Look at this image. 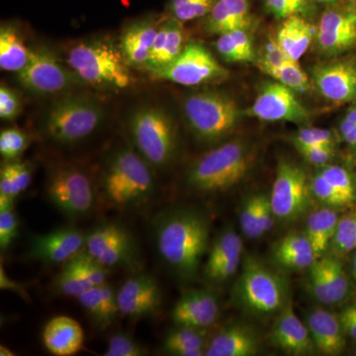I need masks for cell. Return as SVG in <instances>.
I'll list each match as a JSON object with an SVG mask.
<instances>
[{
    "label": "cell",
    "mask_w": 356,
    "mask_h": 356,
    "mask_svg": "<svg viewBox=\"0 0 356 356\" xmlns=\"http://www.w3.org/2000/svg\"><path fill=\"white\" fill-rule=\"evenodd\" d=\"M299 154L303 156L307 163L316 166L329 165L330 161L334 159L336 149L334 147H308L297 149Z\"/></svg>",
    "instance_id": "52"
},
{
    "label": "cell",
    "mask_w": 356,
    "mask_h": 356,
    "mask_svg": "<svg viewBox=\"0 0 356 356\" xmlns=\"http://www.w3.org/2000/svg\"><path fill=\"white\" fill-rule=\"evenodd\" d=\"M344 142L351 147H356V127L351 129L348 133L341 136Z\"/></svg>",
    "instance_id": "57"
},
{
    "label": "cell",
    "mask_w": 356,
    "mask_h": 356,
    "mask_svg": "<svg viewBox=\"0 0 356 356\" xmlns=\"http://www.w3.org/2000/svg\"><path fill=\"white\" fill-rule=\"evenodd\" d=\"M209 222L194 210L173 209L154 220V243L159 257L185 280L197 274L209 247Z\"/></svg>",
    "instance_id": "1"
},
{
    "label": "cell",
    "mask_w": 356,
    "mask_h": 356,
    "mask_svg": "<svg viewBox=\"0 0 356 356\" xmlns=\"http://www.w3.org/2000/svg\"><path fill=\"white\" fill-rule=\"evenodd\" d=\"M252 25L250 0H217L204 22L207 33L219 36L234 30H250Z\"/></svg>",
    "instance_id": "25"
},
{
    "label": "cell",
    "mask_w": 356,
    "mask_h": 356,
    "mask_svg": "<svg viewBox=\"0 0 356 356\" xmlns=\"http://www.w3.org/2000/svg\"><path fill=\"white\" fill-rule=\"evenodd\" d=\"M348 310L350 311V313L353 314V318H355V322H356V304L355 305H351L350 307H348Z\"/></svg>",
    "instance_id": "60"
},
{
    "label": "cell",
    "mask_w": 356,
    "mask_h": 356,
    "mask_svg": "<svg viewBox=\"0 0 356 356\" xmlns=\"http://www.w3.org/2000/svg\"><path fill=\"white\" fill-rule=\"evenodd\" d=\"M42 339L46 350L51 355L70 356L83 350V327L74 318L58 316L44 325Z\"/></svg>",
    "instance_id": "24"
},
{
    "label": "cell",
    "mask_w": 356,
    "mask_h": 356,
    "mask_svg": "<svg viewBox=\"0 0 356 356\" xmlns=\"http://www.w3.org/2000/svg\"><path fill=\"white\" fill-rule=\"evenodd\" d=\"M259 197L261 195H254L248 198L241 211V228L245 236L250 238L264 236L259 225Z\"/></svg>",
    "instance_id": "47"
},
{
    "label": "cell",
    "mask_w": 356,
    "mask_h": 356,
    "mask_svg": "<svg viewBox=\"0 0 356 356\" xmlns=\"http://www.w3.org/2000/svg\"><path fill=\"white\" fill-rule=\"evenodd\" d=\"M151 168L135 147H121L115 152L102 175L106 200L119 209L146 205L156 191Z\"/></svg>",
    "instance_id": "2"
},
{
    "label": "cell",
    "mask_w": 356,
    "mask_h": 356,
    "mask_svg": "<svg viewBox=\"0 0 356 356\" xmlns=\"http://www.w3.org/2000/svg\"><path fill=\"white\" fill-rule=\"evenodd\" d=\"M270 337L274 346L288 355H309L316 348L308 327L297 317L289 301L280 311Z\"/></svg>",
    "instance_id": "21"
},
{
    "label": "cell",
    "mask_w": 356,
    "mask_h": 356,
    "mask_svg": "<svg viewBox=\"0 0 356 356\" xmlns=\"http://www.w3.org/2000/svg\"><path fill=\"white\" fill-rule=\"evenodd\" d=\"M274 215L273 206H271L270 198L266 195H261L259 197V225L262 235L270 231L273 227Z\"/></svg>",
    "instance_id": "53"
},
{
    "label": "cell",
    "mask_w": 356,
    "mask_h": 356,
    "mask_svg": "<svg viewBox=\"0 0 356 356\" xmlns=\"http://www.w3.org/2000/svg\"><path fill=\"white\" fill-rule=\"evenodd\" d=\"M0 288L2 290H8V291L16 293V294L19 295L21 298L26 300V301H29L30 300L29 294L26 291L23 284L17 282V281L11 280L7 275L3 264L0 266Z\"/></svg>",
    "instance_id": "54"
},
{
    "label": "cell",
    "mask_w": 356,
    "mask_h": 356,
    "mask_svg": "<svg viewBox=\"0 0 356 356\" xmlns=\"http://www.w3.org/2000/svg\"><path fill=\"white\" fill-rule=\"evenodd\" d=\"M134 147L149 165L165 168L172 163L177 147L175 121L163 107L147 105L136 109L129 119Z\"/></svg>",
    "instance_id": "5"
},
{
    "label": "cell",
    "mask_w": 356,
    "mask_h": 356,
    "mask_svg": "<svg viewBox=\"0 0 356 356\" xmlns=\"http://www.w3.org/2000/svg\"><path fill=\"white\" fill-rule=\"evenodd\" d=\"M311 191L318 200L329 207L348 206L341 194L318 172L311 179Z\"/></svg>",
    "instance_id": "46"
},
{
    "label": "cell",
    "mask_w": 356,
    "mask_h": 356,
    "mask_svg": "<svg viewBox=\"0 0 356 356\" xmlns=\"http://www.w3.org/2000/svg\"><path fill=\"white\" fill-rule=\"evenodd\" d=\"M163 348L166 353L177 356L205 355V332L197 327L177 325L166 334L163 341Z\"/></svg>",
    "instance_id": "34"
},
{
    "label": "cell",
    "mask_w": 356,
    "mask_h": 356,
    "mask_svg": "<svg viewBox=\"0 0 356 356\" xmlns=\"http://www.w3.org/2000/svg\"><path fill=\"white\" fill-rule=\"evenodd\" d=\"M29 147V136L17 128H8L0 134V154L6 161L19 159Z\"/></svg>",
    "instance_id": "41"
},
{
    "label": "cell",
    "mask_w": 356,
    "mask_h": 356,
    "mask_svg": "<svg viewBox=\"0 0 356 356\" xmlns=\"http://www.w3.org/2000/svg\"><path fill=\"white\" fill-rule=\"evenodd\" d=\"M161 23L154 18H144L131 23L124 30L120 51L126 62L133 67H146Z\"/></svg>",
    "instance_id": "22"
},
{
    "label": "cell",
    "mask_w": 356,
    "mask_h": 356,
    "mask_svg": "<svg viewBox=\"0 0 356 356\" xmlns=\"http://www.w3.org/2000/svg\"><path fill=\"white\" fill-rule=\"evenodd\" d=\"M316 3L325 4V6H331V4L337 3V2L346 1V0H314Z\"/></svg>",
    "instance_id": "59"
},
{
    "label": "cell",
    "mask_w": 356,
    "mask_h": 356,
    "mask_svg": "<svg viewBox=\"0 0 356 356\" xmlns=\"http://www.w3.org/2000/svg\"><path fill=\"white\" fill-rule=\"evenodd\" d=\"M318 259L331 292L332 304L341 303L346 299L350 293V280L344 271L343 264L337 257H322Z\"/></svg>",
    "instance_id": "37"
},
{
    "label": "cell",
    "mask_w": 356,
    "mask_h": 356,
    "mask_svg": "<svg viewBox=\"0 0 356 356\" xmlns=\"http://www.w3.org/2000/svg\"><path fill=\"white\" fill-rule=\"evenodd\" d=\"M86 234L74 227H62L43 235L33 236L28 259L47 264H65L86 248Z\"/></svg>",
    "instance_id": "16"
},
{
    "label": "cell",
    "mask_w": 356,
    "mask_h": 356,
    "mask_svg": "<svg viewBox=\"0 0 356 356\" xmlns=\"http://www.w3.org/2000/svg\"><path fill=\"white\" fill-rule=\"evenodd\" d=\"M274 259L283 268L291 270L310 268L318 259L308 238L300 234L281 238L274 248Z\"/></svg>",
    "instance_id": "30"
},
{
    "label": "cell",
    "mask_w": 356,
    "mask_h": 356,
    "mask_svg": "<svg viewBox=\"0 0 356 356\" xmlns=\"http://www.w3.org/2000/svg\"><path fill=\"white\" fill-rule=\"evenodd\" d=\"M22 111L19 95L13 89L2 86L0 88V117L2 120L13 121Z\"/></svg>",
    "instance_id": "50"
},
{
    "label": "cell",
    "mask_w": 356,
    "mask_h": 356,
    "mask_svg": "<svg viewBox=\"0 0 356 356\" xmlns=\"http://www.w3.org/2000/svg\"><path fill=\"white\" fill-rule=\"evenodd\" d=\"M149 74L158 81L197 86L222 81L229 72L202 44L189 42L173 62Z\"/></svg>",
    "instance_id": "10"
},
{
    "label": "cell",
    "mask_w": 356,
    "mask_h": 356,
    "mask_svg": "<svg viewBox=\"0 0 356 356\" xmlns=\"http://www.w3.org/2000/svg\"><path fill=\"white\" fill-rule=\"evenodd\" d=\"M355 127H356V106H353L346 111L343 118L341 119L339 124V133L343 136Z\"/></svg>",
    "instance_id": "55"
},
{
    "label": "cell",
    "mask_w": 356,
    "mask_h": 356,
    "mask_svg": "<svg viewBox=\"0 0 356 356\" xmlns=\"http://www.w3.org/2000/svg\"><path fill=\"white\" fill-rule=\"evenodd\" d=\"M19 221L14 208L0 211V250L6 252L17 238Z\"/></svg>",
    "instance_id": "48"
},
{
    "label": "cell",
    "mask_w": 356,
    "mask_h": 356,
    "mask_svg": "<svg viewBox=\"0 0 356 356\" xmlns=\"http://www.w3.org/2000/svg\"><path fill=\"white\" fill-rule=\"evenodd\" d=\"M46 194L50 202L70 219L88 216L95 209V187L88 175L76 166L54 168L47 179Z\"/></svg>",
    "instance_id": "8"
},
{
    "label": "cell",
    "mask_w": 356,
    "mask_h": 356,
    "mask_svg": "<svg viewBox=\"0 0 356 356\" xmlns=\"http://www.w3.org/2000/svg\"><path fill=\"white\" fill-rule=\"evenodd\" d=\"M355 6H356V0H355Z\"/></svg>",
    "instance_id": "62"
},
{
    "label": "cell",
    "mask_w": 356,
    "mask_h": 356,
    "mask_svg": "<svg viewBox=\"0 0 356 356\" xmlns=\"http://www.w3.org/2000/svg\"><path fill=\"white\" fill-rule=\"evenodd\" d=\"M147 350L138 343L133 337L125 332H116L108 339V348L105 351L106 356H143Z\"/></svg>",
    "instance_id": "45"
},
{
    "label": "cell",
    "mask_w": 356,
    "mask_h": 356,
    "mask_svg": "<svg viewBox=\"0 0 356 356\" xmlns=\"http://www.w3.org/2000/svg\"><path fill=\"white\" fill-rule=\"evenodd\" d=\"M0 355H1V356H13V355H14L13 350H9V348H7V346H3V344H2V346H0Z\"/></svg>",
    "instance_id": "58"
},
{
    "label": "cell",
    "mask_w": 356,
    "mask_h": 356,
    "mask_svg": "<svg viewBox=\"0 0 356 356\" xmlns=\"http://www.w3.org/2000/svg\"><path fill=\"white\" fill-rule=\"evenodd\" d=\"M292 144L296 149L308 147H336V138L332 131L323 128H303L291 137Z\"/></svg>",
    "instance_id": "44"
},
{
    "label": "cell",
    "mask_w": 356,
    "mask_h": 356,
    "mask_svg": "<svg viewBox=\"0 0 356 356\" xmlns=\"http://www.w3.org/2000/svg\"><path fill=\"white\" fill-rule=\"evenodd\" d=\"M33 168L20 159L6 161L0 170V195L16 198L31 184Z\"/></svg>",
    "instance_id": "35"
},
{
    "label": "cell",
    "mask_w": 356,
    "mask_h": 356,
    "mask_svg": "<svg viewBox=\"0 0 356 356\" xmlns=\"http://www.w3.org/2000/svg\"><path fill=\"white\" fill-rule=\"evenodd\" d=\"M339 221V215L331 208H322L309 216L305 235L317 259L324 257L332 245Z\"/></svg>",
    "instance_id": "31"
},
{
    "label": "cell",
    "mask_w": 356,
    "mask_h": 356,
    "mask_svg": "<svg viewBox=\"0 0 356 356\" xmlns=\"http://www.w3.org/2000/svg\"><path fill=\"white\" fill-rule=\"evenodd\" d=\"M122 315L132 318L153 317L161 306V289L149 274L131 276L117 293Z\"/></svg>",
    "instance_id": "18"
},
{
    "label": "cell",
    "mask_w": 356,
    "mask_h": 356,
    "mask_svg": "<svg viewBox=\"0 0 356 356\" xmlns=\"http://www.w3.org/2000/svg\"><path fill=\"white\" fill-rule=\"evenodd\" d=\"M184 111L194 135L203 142H219L235 130L242 117L238 103L221 91L205 90L185 98Z\"/></svg>",
    "instance_id": "7"
},
{
    "label": "cell",
    "mask_w": 356,
    "mask_h": 356,
    "mask_svg": "<svg viewBox=\"0 0 356 356\" xmlns=\"http://www.w3.org/2000/svg\"><path fill=\"white\" fill-rule=\"evenodd\" d=\"M331 245L339 254H350L356 250V214L339 219Z\"/></svg>",
    "instance_id": "43"
},
{
    "label": "cell",
    "mask_w": 356,
    "mask_h": 356,
    "mask_svg": "<svg viewBox=\"0 0 356 356\" xmlns=\"http://www.w3.org/2000/svg\"><path fill=\"white\" fill-rule=\"evenodd\" d=\"M255 153L247 143L229 140L197 159L187 173V184L194 191L215 193L228 191L252 170Z\"/></svg>",
    "instance_id": "3"
},
{
    "label": "cell",
    "mask_w": 356,
    "mask_h": 356,
    "mask_svg": "<svg viewBox=\"0 0 356 356\" xmlns=\"http://www.w3.org/2000/svg\"><path fill=\"white\" fill-rule=\"evenodd\" d=\"M14 200L15 198L10 196L0 195V211H6L13 208Z\"/></svg>",
    "instance_id": "56"
},
{
    "label": "cell",
    "mask_w": 356,
    "mask_h": 356,
    "mask_svg": "<svg viewBox=\"0 0 356 356\" xmlns=\"http://www.w3.org/2000/svg\"><path fill=\"white\" fill-rule=\"evenodd\" d=\"M318 51L327 57H339L356 48V6L346 0L327 6L316 32Z\"/></svg>",
    "instance_id": "11"
},
{
    "label": "cell",
    "mask_w": 356,
    "mask_h": 356,
    "mask_svg": "<svg viewBox=\"0 0 356 356\" xmlns=\"http://www.w3.org/2000/svg\"><path fill=\"white\" fill-rule=\"evenodd\" d=\"M236 297L248 311L270 315L287 303L284 281L254 259H248L236 286Z\"/></svg>",
    "instance_id": "9"
},
{
    "label": "cell",
    "mask_w": 356,
    "mask_h": 356,
    "mask_svg": "<svg viewBox=\"0 0 356 356\" xmlns=\"http://www.w3.org/2000/svg\"><path fill=\"white\" fill-rule=\"evenodd\" d=\"M250 30H234L220 35L216 41V50L222 60L233 64L254 63L257 53Z\"/></svg>",
    "instance_id": "33"
},
{
    "label": "cell",
    "mask_w": 356,
    "mask_h": 356,
    "mask_svg": "<svg viewBox=\"0 0 356 356\" xmlns=\"http://www.w3.org/2000/svg\"><path fill=\"white\" fill-rule=\"evenodd\" d=\"M311 180L302 166L281 161L276 168L270 202L274 215L282 221H292L310 205Z\"/></svg>",
    "instance_id": "12"
},
{
    "label": "cell",
    "mask_w": 356,
    "mask_h": 356,
    "mask_svg": "<svg viewBox=\"0 0 356 356\" xmlns=\"http://www.w3.org/2000/svg\"><path fill=\"white\" fill-rule=\"evenodd\" d=\"M86 250L106 268L132 267L139 255L132 234L117 222L98 225L86 234Z\"/></svg>",
    "instance_id": "14"
},
{
    "label": "cell",
    "mask_w": 356,
    "mask_h": 356,
    "mask_svg": "<svg viewBox=\"0 0 356 356\" xmlns=\"http://www.w3.org/2000/svg\"><path fill=\"white\" fill-rule=\"evenodd\" d=\"M32 51L25 46L17 29L13 25L0 28V67L6 72H19L31 58Z\"/></svg>",
    "instance_id": "32"
},
{
    "label": "cell",
    "mask_w": 356,
    "mask_h": 356,
    "mask_svg": "<svg viewBox=\"0 0 356 356\" xmlns=\"http://www.w3.org/2000/svg\"><path fill=\"white\" fill-rule=\"evenodd\" d=\"M220 308L217 297L206 290H192L184 293L172 311L177 325L206 329L216 323Z\"/></svg>",
    "instance_id": "19"
},
{
    "label": "cell",
    "mask_w": 356,
    "mask_h": 356,
    "mask_svg": "<svg viewBox=\"0 0 356 356\" xmlns=\"http://www.w3.org/2000/svg\"><path fill=\"white\" fill-rule=\"evenodd\" d=\"M257 334L250 327L234 325L213 337L206 348L207 356H252L259 353Z\"/></svg>",
    "instance_id": "27"
},
{
    "label": "cell",
    "mask_w": 356,
    "mask_h": 356,
    "mask_svg": "<svg viewBox=\"0 0 356 356\" xmlns=\"http://www.w3.org/2000/svg\"><path fill=\"white\" fill-rule=\"evenodd\" d=\"M317 27L303 16H292L283 19L276 33V42L288 57L298 62L310 48L315 39Z\"/></svg>",
    "instance_id": "28"
},
{
    "label": "cell",
    "mask_w": 356,
    "mask_h": 356,
    "mask_svg": "<svg viewBox=\"0 0 356 356\" xmlns=\"http://www.w3.org/2000/svg\"><path fill=\"white\" fill-rule=\"evenodd\" d=\"M318 172L341 194L348 205L353 203L355 199V186L353 177L346 168L339 165H327L321 166Z\"/></svg>",
    "instance_id": "42"
},
{
    "label": "cell",
    "mask_w": 356,
    "mask_h": 356,
    "mask_svg": "<svg viewBox=\"0 0 356 356\" xmlns=\"http://www.w3.org/2000/svg\"><path fill=\"white\" fill-rule=\"evenodd\" d=\"M182 22L170 17L159 26L151 55L145 69L147 72L161 69L173 62L186 46Z\"/></svg>",
    "instance_id": "26"
},
{
    "label": "cell",
    "mask_w": 356,
    "mask_h": 356,
    "mask_svg": "<svg viewBox=\"0 0 356 356\" xmlns=\"http://www.w3.org/2000/svg\"><path fill=\"white\" fill-rule=\"evenodd\" d=\"M17 74L19 83L37 95H58L83 83L74 70L46 49L32 51L29 63Z\"/></svg>",
    "instance_id": "13"
},
{
    "label": "cell",
    "mask_w": 356,
    "mask_h": 356,
    "mask_svg": "<svg viewBox=\"0 0 356 356\" xmlns=\"http://www.w3.org/2000/svg\"><path fill=\"white\" fill-rule=\"evenodd\" d=\"M92 288L74 257L65 262L62 270L54 280V289L58 294L79 298L86 290Z\"/></svg>",
    "instance_id": "36"
},
{
    "label": "cell",
    "mask_w": 356,
    "mask_h": 356,
    "mask_svg": "<svg viewBox=\"0 0 356 356\" xmlns=\"http://www.w3.org/2000/svg\"><path fill=\"white\" fill-rule=\"evenodd\" d=\"M67 64L84 83L107 90H123L133 83L120 49L105 40H90L72 47Z\"/></svg>",
    "instance_id": "4"
},
{
    "label": "cell",
    "mask_w": 356,
    "mask_h": 356,
    "mask_svg": "<svg viewBox=\"0 0 356 356\" xmlns=\"http://www.w3.org/2000/svg\"><path fill=\"white\" fill-rule=\"evenodd\" d=\"M104 109L97 100L86 95L58 98L44 115V133L58 144H74L86 139L102 125Z\"/></svg>",
    "instance_id": "6"
},
{
    "label": "cell",
    "mask_w": 356,
    "mask_h": 356,
    "mask_svg": "<svg viewBox=\"0 0 356 356\" xmlns=\"http://www.w3.org/2000/svg\"><path fill=\"white\" fill-rule=\"evenodd\" d=\"M307 327L316 348L325 355H341L346 348V337L341 320L323 308L313 309L309 313Z\"/></svg>",
    "instance_id": "23"
},
{
    "label": "cell",
    "mask_w": 356,
    "mask_h": 356,
    "mask_svg": "<svg viewBox=\"0 0 356 356\" xmlns=\"http://www.w3.org/2000/svg\"><path fill=\"white\" fill-rule=\"evenodd\" d=\"M243 242L233 229H227L211 245L204 274L211 282H224L234 275L240 266Z\"/></svg>",
    "instance_id": "20"
},
{
    "label": "cell",
    "mask_w": 356,
    "mask_h": 356,
    "mask_svg": "<svg viewBox=\"0 0 356 356\" xmlns=\"http://www.w3.org/2000/svg\"><path fill=\"white\" fill-rule=\"evenodd\" d=\"M310 282L312 291L315 295L316 299L321 303L332 304L331 292L327 286V280H325L324 271L321 266L318 259L314 262L313 266L310 267Z\"/></svg>",
    "instance_id": "51"
},
{
    "label": "cell",
    "mask_w": 356,
    "mask_h": 356,
    "mask_svg": "<svg viewBox=\"0 0 356 356\" xmlns=\"http://www.w3.org/2000/svg\"><path fill=\"white\" fill-rule=\"evenodd\" d=\"M353 276H355L356 281V252L355 255V259H353Z\"/></svg>",
    "instance_id": "61"
},
{
    "label": "cell",
    "mask_w": 356,
    "mask_h": 356,
    "mask_svg": "<svg viewBox=\"0 0 356 356\" xmlns=\"http://www.w3.org/2000/svg\"><path fill=\"white\" fill-rule=\"evenodd\" d=\"M216 2L217 0H170L168 10L175 19L188 22L206 17Z\"/></svg>",
    "instance_id": "39"
},
{
    "label": "cell",
    "mask_w": 356,
    "mask_h": 356,
    "mask_svg": "<svg viewBox=\"0 0 356 356\" xmlns=\"http://www.w3.org/2000/svg\"><path fill=\"white\" fill-rule=\"evenodd\" d=\"M245 114L262 121L296 124L306 123L311 116L296 92L275 81L261 86L252 106L245 110Z\"/></svg>",
    "instance_id": "15"
},
{
    "label": "cell",
    "mask_w": 356,
    "mask_h": 356,
    "mask_svg": "<svg viewBox=\"0 0 356 356\" xmlns=\"http://www.w3.org/2000/svg\"><path fill=\"white\" fill-rule=\"evenodd\" d=\"M267 76L273 77L274 81L284 84L296 93H304L311 88L308 74L302 70L298 62L292 60L281 67H266L261 69Z\"/></svg>",
    "instance_id": "38"
},
{
    "label": "cell",
    "mask_w": 356,
    "mask_h": 356,
    "mask_svg": "<svg viewBox=\"0 0 356 356\" xmlns=\"http://www.w3.org/2000/svg\"><path fill=\"white\" fill-rule=\"evenodd\" d=\"M77 300L95 324L102 327H108L120 314L117 293L106 282L86 290Z\"/></svg>",
    "instance_id": "29"
},
{
    "label": "cell",
    "mask_w": 356,
    "mask_h": 356,
    "mask_svg": "<svg viewBox=\"0 0 356 356\" xmlns=\"http://www.w3.org/2000/svg\"><path fill=\"white\" fill-rule=\"evenodd\" d=\"M264 6L276 18L286 19L292 16L310 15L315 8L314 0H264Z\"/></svg>",
    "instance_id": "40"
},
{
    "label": "cell",
    "mask_w": 356,
    "mask_h": 356,
    "mask_svg": "<svg viewBox=\"0 0 356 356\" xmlns=\"http://www.w3.org/2000/svg\"><path fill=\"white\" fill-rule=\"evenodd\" d=\"M313 81L321 95L334 103L356 99V57L339 58L318 65L313 70Z\"/></svg>",
    "instance_id": "17"
},
{
    "label": "cell",
    "mask_w": 356,
    "mask_h": 356,
    "mask_svg": "<svg viewBox=\"0 0 356 356\" xmlns=\"http://www.w3.org/2000/svg\"><path fill=\"white\" fill-rule=\"evenodd\" d=\"M292 58L288 57L284 51L280 48L276 39H270L262 47L259 56H257V67L259 70L266 67H281V65L292 62Z\"/></svg>",
    "instance_id": "49"
}]
</instances>
